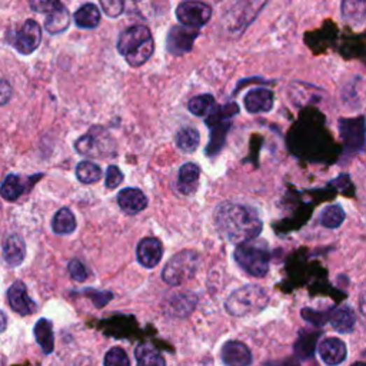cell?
I'll return each instance as SVG.
<instances>
[{
    "label": "cell",
    "mask_w": 366,
    "mask_h": 366,
    "mask_svg": "<svg viewBox=\"0 0 366 366\" xmlns=\"http://www.w3.org/2000/svg\"><path fill=\"white\" fill-rule=\"evenodd\" d=\"M215 225L223 239L238 245L258 238L263 227L253 208L235 202H223L216 208Z\"/></svg>",
    "instance_id": "6da1fadb"
},
{
    "label": "cell",
    "mask_w": 366,
    "mask_h": 366,
    "mask_svg": "<svg viewBox=\"0 0 366 366\" xmlns=\"http://www.w3.org/2000/svg\"><path fill=\"white\" fill-rule=\"evenodd\" d=\"M155 50L152 33L146 26H132L123 30L118 41V52L126 59L132 68L145 64Z\"/></svg>",
    "instance_id": "7a4b0ae2"
},
{
    "label": "cell",
    "mask_w": 366,
    "mask_h": 366,
    "mask_svg": "<svg viewBox=\"0 0 366 366\" xmlns=\"http://www.w3.org/2000/svg\"><path fill=\"white\" fill-rule=\"evenodd\" d=\"M268 292L258 285H246L234 290L227 296L225 308L229 315L244 318L262 312L268 307Z\"/></svg>",
    "instance_id": "3957f363"
},
{
    "label": "cell",
    "mask_w": 366,
    "mask_h": 366,
    "mask_svg": "<svg viewBox=\"0 0 366 366\" xmlns=\"http://www.w3.org/2000/svg\"><path fill=\"white\" fill-rule=\"evenodd\" d=\"M201 268V256L195 251H182L172 256L162 271V279L171 286H181L190 281Z\"/></svg>",
    "instance_id": "277c9868"
},
{
    "label": "cell",
    "mask_w": 366,
    "mask_h": 366,
    "mask_svg": "<svg viewBox=\"0 0 366 366\" xmlns=\"http://www.w3.org/2000/svg\"><path fill=\"white\" fill-rule=\"evenodd\" d=\"M235 260L241 268L255 278H263L269 272L271 253L263 244L245 242L235 249Z\"/></svg>",
    "instance_id": "5b68a950"
},
{
    "label": "cell",
    "mask_w": 366,
    "mask_h": 366,
    "mask_svg": "<svg viewBox=\"0 0 366 366\" xmlns=\"http://www.w3.org/2000/svg\"><path fill=\"white\" fill-rule=\"evenodd\" d=\"M238 112V105L230 104L225 106H215V109L208 115L206 125L211 127V141L206 148V153L209 156L218 155L223 148L227 130L230 127V119Z\"/></svg>",
    "instance_id": "8992f818"
},
{
    "label": "cell",
    "mask_w": 366,
    "mask_h": 366,
    "mask_svg": "<svg viewBox=\"0 0 366 366\" xmlns=\"http://www.w3.org/2000/svg\"><path fill=\"white\" fill-rule=\"evenodd\" d=\"M265 5V0H239L225 17L227 30L232 31H244L246 26L255 19V16L260 12Z\"/></svg>",
    "instance_id": "52a82bcc"
},
{
    "label": "cell",
    "mask_w": 366,
    "mask_h": 366,
    "mask_svg": "<svg viewBox=\"0 0 366 366\" xmlns=\"http://www.w3.org/2000/svg\"><path fill=\"white\" fill-rule=\"evenodd\" d=\"M75 148L79 153L90 157L113 156L112 153H115V143L105 132H90L83 135L76 141Z\"/></svg>",
    "instance_id": "ba28073f"
},
{
    "label": "cell",
    "mask_w": 366,
    "mask_h": 366,
    "mask_svg": "<svg viewBox=\"0 0 366 366\" xmlns=\"http://www.w3.org/2000/svg\"><path fill=\"white\" fill-rule=\"evenodd\" d=\"M176 16L183 26L199 29L209 22V19L212 16V9L209 5L204 3V2H197V0H186V2H182L178 6Z\"/></svg>",
    "instance_id": "9c48e42d"
},
{
    "label": "cell",
    "mask_w": 366,
    "mask_h": 366,
    "mask_svg": "<svg viewBox=\"0 0 366 366\" xmlns=\"http://www.w3.org/2000/svg\"><path fill=\"white\" fill-rule=\"evenodd\" d=\"M42 41L41 26L35 20H26L23 26L15 31L12 38L13 46L23 55H30L35 52Z\"/></svg>",
    "instance_id": "30bf717a"
},
{
    "label": "cell",
    "mask_w": 366,
    "mask_h": 366,
    "mask_svg": "<svg viewBox=\"0 0 366 366\" xmlns=\"http://www.w3.org/2000/svg\"><path fill=\"white\" fill-rule=\"evenodd\" d=\"M199 36V29L189 26H175L171 29L166 48L172 55H185L190 52L196 38Z\"/></svg>",
    "instance_id": "8fae6325"
},
{
    "label": "cell",
    "mask_w": 366,
    "mask_h": 366,
    "mask_svg": "<svg viewBox=\"0 0 366 366\" xmlns=\"http://www.w3.org/2000/svg\"><path fill=\"white\" fill-rule=\"evenodd\" d=\"M339 129L342 139L348 149L360 150L365 146V120L359 119H341Z\"/></svg>",
    "instance_id": "7c38bea8"
},
{
    "label": "cell",
    "mask_w": 366,
    "mask_h": 366,
    "mask_svg": "<svg viewBox=\"0 0 366 366\" xmlns=\"http://www.w3.org/2000/svg\"><path fill=\"white\" fill-rule=\"evenodd\" d=\"M8 301H9V305L10 308L22 315V316H27V315H33L36 311H38V307L36 304L31 301V299L27 295V290H26V286L23 282L17 281L15 282L9 290H8Z\"/></svg>",
    "instance_id": "4fadbf2b"
},
{
    "label": "cell",
    "mask_w": 366,
    "mask_h": 366,
    "mask_svg": "<svg viewBox=\"0 0 366 366\" xmlns=\"http://www.w3.org/2000/svg\"><path fill=\"white\" fill-rule=\"evenodd\" d=\"M197 305V296L192 292H179L168 299L164 312L172 318H188Z\"/></svg>",
    "instance_id": "5bb4252c"
},
{
    "label": "cell",
    "mask_w": 366,
    "mask_h": 366,
    "mask_svg": "<svg viewBox=\"0 0 366 366\" xmlns=\"http://www.w3.org/2000/svg\"><path fill=\"white\" fill-rule=\"evenodd\" d=\"M222 360L226 366H251L252 352L239 341H229L222 348Z\"/></svg>",
    "instance_id": "9a60e30c"
},
{
    "label": "cell",
    "mask_w": 366,
    "mask_h": 366,
    "mask_svg": "<svg viewBox=\"0 0 366 366\" xmlns=\"http://www.w3.org/2000/svg\"><path fill=\"white\" fill-rule=\"evenodd\" d=\"M118 204L127 215H138L148 206L146 195L136 188H126L118 195Z\"/></svg>",
    "instance_id": "2e32d148"
},
{
    "label": "cell",
    "mask_w": 366,
    "mask_h": 366,
    "mask_svg": "<svg viewBox=\"0 0 366 366\" xmlns=\"http://www.w3.org/2000/svg\"><path fill=\"white\" fill-rule=\"evenodd\" d=\"M136 256L143 268L152 269L162 260L163 246L162 242L156 238H145L139 242Z\"/></svg>",
    "instance_id": "e0dca14e"
},
{
    "label": "cell",
    "mask_w": 366,
    "mask_h": 366,
    "mask_svg": "<svg viewBox=\"0 0 366 366\" xmlns=\"http://www.w3.org/2000/svg\"><path fill=\"white\" fill-rule=\"evenodd\" d=\"M348 349L344 341L338 338H326L319 345V356L323 363L329 366H337L346 359Z\"/></svg>",
    "instance_id": "ac0fdd59"
},
{
    "label": "cell",
    "mask_w": 366,
    "mask_h": 366,
    "mask_svg": "<svg viewBox=\"0 0 366 366\" xmlns=\"http://www.w3.org/2000/svg\"><path fill=\"white\" fill-rule=\"evenodd\" d=\"M274 106V93L269 89L258 87L251 90L245 97V108L251 113L269 112Z\"/></svg>",
    "instance_id": "d6986e66"
},
{
    "label": "cell",
    "mask_w": 366,
    "mask_h": 366,
    "mask_svg": "<svg viewBox=\"0 0 366 366\" xmlns=\"http://www.w3.org/2000/svg\"><path fill=\"white\" fill-rule=\"evenodd\" d=\"M3 258L10 266H19L26 258V244L24 239L17 235H9L3 241Z\"/></svg>",
    "instance_id": "ffe728a7"
},
{
    "label": "cell",
    "mask_w": 366,
    "mask_h": 366,
    "mask_svg": "<svg viewBox=\"0 0 366 366\" xmlns=\"http://www.w3.org/2000/svg\"><path fill=\"white\" fill-rule=\"evenodd\" d=\"M329 322L339 334H351L356 325V316L349 307H342L330 312Z\"/></svg>",
    "instance_id": "44dd1931"
},
{
    "label": "cell",
    "mask_w": 366,
    "mask_h": 366,
    "mask_svg": "<svg viewBox=\"0 0 366 366\" xmlns=\"http://www.w3.org/2000/svg\"><path fill=\"white\" fill-rule=\"evenodd\" d=\"M199 176H201V169L196 163H185L179 171L178 189L185 195L193 193L197 189Z\"/></svg>",
    "instance_id": "7402d4cb"
},
{
    "label": "cell",
    "mask_w": 366,
    "mask_h": 366,
    "mask_svg": "<svg viewBox=\"0 0 366 366\" xmlns=\"http://www.w3.org/2000/svg\"><path fill=\"white\" fill-rule=\"evenodd\" d=\"M30 188L29 181H23L17 175H9L3 181L2 186H0V196H2L5 201L15 202L17 199Z\"/></svg>",
    "instance_id": "603a6c76"
},
{
    "label": "cell",
    "mask_w": 366,
    "mask_h": 366,
    "mask_svg": "<svg viewBox=\"0 0 366 366\" xmlns=\"http://www.w3.org/2000/svg\"><path fill=\"white\" fill-rule=\"evenodd\" d=\"M52 229L56 235H71L76 229V218L68 208H62L56 212L52 220Z\"/></svg>",
    "instance_id": "cb8c5ba5"
},
{
    "label": "cell",
    "mask_w": 366,
    "mask_h": 366,
    "mask_svg": "<svg viewBox=\"0 0 366 366\" xmlns=\"http://www.w3.org/2000/svg\"><path fill=\"white\" fill-rule=\"evenodd\" d=\"M35 338L41 345L45 355H50L55 351V338H53V326L50 321L41 319L35 325Z\"/></svg>",
    "instance_id": "d4e9b609"
},
{
    "label": "cell",
    "mask_w": 366,
    "mask_h": 366,
    "mask_svg": "<svg viewBox=\"0 0 366 366\" xmlns=\"http://www.w3.org/2000/svg\"><path fill=\"white\" fill-rule=\"evenodd\" d=\"M138 366H166L164 358L150 344H141L135 351Z\"/></svg>",
    "instance_id": "484cf974"
},
{
    "label": "cell",
    "mask_w": 366,
    "mask_h": 366,
    "mask_svg": "<svg viewBox=\"0 0 366 366\" xmlns=\"http://www.w3.org/2000/svg\"><path fill=\"white\" fill-rule=\"evenodd\" d=\"M75 23L82 29H94L101 23V12L93 3H86L75 13Z\"/></svg>",
    "instance_id": "4316f807"
},
{
    "label": "cell",
    "mask_w": 366,
    "mask_h": 366,
    "mask_svg": "<svg viewBox=\"0 0 366 366\" xmlns=\"http://www.w3.org/2000/svg\"><path fill=\"white\" fill-rule=\"evenodd\" d=\"M342 16L346 22L359 24L366 16V0H342Z\"/></svg>",
    "instance_id": "83f0119b"
},
{
    "label": "cell",
    "mask_w": 366,
    "mask_h": 366,
    "mask_svg": "<svg viewBox=\"0 0 366 366\" xmlns=\"http://www.w3.org/2000/svg\"><path fill=\"white\" fill-rule=\"evenodd\" d=\"M71 24V13L64 6L60 8L59 10L48 15L45 27L52 35H57V33L64 31Z\"/></svg>",
    "instance_id": "f1b7e54d"
},
{
    "label": "cell",
    "mask_w": 366,
    "mask_h": 366,
    "mask_svg": "<svg viewBox=\"0 0 366 366\" xmlns=\"http://www.w3.org/2000/svg\"><path fill=\"white\" fill-rule=\"evenodd\" d=\"M76 176L78 179L85 183V185H92L99 182V179L102 178V169L101 166H97L93 162L89 160H83L78 164L76 168Z\"/></svg>",
    "instance_id": "f546056e"
},
{
    "label": "cell",
    "mask_w": 366,
    "mask_h": 366,
    "mask_svg": "<svg viewBox=\"0 0 366 366\" xmlns=\"http://www.w3.org/2000/svg\"><path fill=\"white\" fill-rule=\"evenodd\" d=\"M216 104L212 94H201V96H195L192 97L188 108L195 116H208L213 109Z\"/></svg>",
    "instance_id": "4dcf8cb0"
},
{
    "label": "cell",
    "mask_w": 366,
    "mask_h": 366,
    "mask_svg": "<svg viewBox=\"0 0 366 366\" xmlns=\"http://www.w3.org/2000/svg\"><path fill=\"white\" fill-rule=\"evenodd\" d=\"M321 225L328 229H337L339 227L345 220V212L339 205H330L326 206L321 212Z\"/></svg>",
    "instance_id": "1f68e13d"
},
{
    "label": "cell",
    "mask_w": 366,
    "mask_h": 366,
    "mask_svg": "<svg viewBox=\"0 0 366 366\" xmlns=\"http://www.w3.org/2000/svg\"><path fill=\"white\" fill-rule=\"evenodd\" d=\"M199 141H201V136H199V132L193 127H183L176 135V145L183 152L196 150L199 146Z\"/></svg>",
    "instance_id": "d6a6232c"
},
{
    "label": "cell",
    "mask_w": 366,
    "mask_h": 366,
    "mask_svg": "<svg viewBox=\"0 0 366 366\" xmlns=\"http://www.w3.org/2000/svg\"><path fill=\"white\" fill-rule=\"evenodd\" d=\"M99 2H101L104 12L109 17H118L125 12L127 3L135 5V3H139L141 0H99Z\"/></svg>",
    "instance_id": "836d02e7"
},
{
    "label": "cell",
    "mask_w": 366,
    "mask_h": 366,
    "mask_svg": "<svg viewBox=\"0 0 366 366\" xmlns=\"http://www.w3.org/2000/svg\"><path fill=\"white\" fill-rule=\"evenodd\" d=\"M318 337H319V334H302L295 345V351H296L297 356H301V358L312 356Z\"/></svg>",
    "instance_id": "e575fe53"
},
{
    "label": "cell",
    "mask_w": 366,
    "mask_h": 366,
    "mask_svg": "<svg viewBox=\"0 0 366 366\" xmlns=\"http://www.w3.org/2000/svg\"><path fill=\"white\" fill-rule=\"evenodd\" d=\"M104 365L105 366H130V360H129L126 351L116 346V348H112L111 351H108V353L105 355Z\"/></svg>",
    "instance_id": "d590c367"
},
{
    "label": "cell",
    "mask_w": 366,
    "mask_h": 366,
    "mask_svg": "<svg viewBox=\"0 0 366 366\" xmlns=\"http://www.w3.org/2000/svg\"><path fill=\"white\" fill-rule=\"evenodd\" d=\"M29 3L33 12L46 15H50L63 8L60 0H29Z\"/></svg>",
    "instance_id": "8d00e7d4"
},
{
    "label": "cell",
    "mask_w": 366,
    "mask_h": 366,
    "mask_svg": "<svg viewBox=\"0 0 366 366\" xmlns=\"http://www.w3.org/2000/svg\"><path fill=\"white\" fill-rule=\"evenodd\" d=\"M68 269H69V274H71L72 279L76 281V282H85L89 278V272L86 269V266L80 260H78V259H72L69 262Z\"/></svg>",
    "instance_id": "74e56055"
},
{
    "label": "cell",
    "mask_w": 366,
    "mask_h": 366,
    "mask_svg": "<svg viewBox=\"0 0 366 366\" xmlns=\"http://www.w3.org/2000/svg\"><path fill=\"white\" fill-rule=\"evenodd\" d=\"M123 181V174L118 166H109L106 171V186L108 189H116Z\"/></svg>",
    "instance_id": "f35d334b"
},
{
    "label": "cell",
    "mask_w": 366,
    "mask_h": 366,
    "mask_svg": "<svg viewBox=\"0 0 366 366\" xmlns=\"http://www.w3.org/2000/svg\"><path fill=\"white\" fill-rule=\"evenodd\" d=\"M329 315H330V314H321V312H316V311L308 309V308H305V309L302 311V316H304L308 322H312V323H315V325H318V326L326 323V322L329 321Z\"/></svg>",
    "instance_id": "ab89813d"
},
{
    "label": "cell",
    "mask_w": 366,
    "mask_h": 366,
    "mask_svg": "<svg viewBox=\"0 0 366 366\" xmlns=\"http://www.w3.org/2000/svg\"><path fill=\"white\" fill-rule=\"evenodd\" d=\"M12 97V86L9 82L2 80L0 82V106L6 105Z\"/></svg>",
    "instance_id": "60d3db41"
},
{
    "label": "cell",
    "mask_w": 366,
    "mask_h": 366,
    "mask_svg": "<svg viewBox=\"0 0 366 366\" xmlns=\"http://www.w3.org/2000/svg\"><path fill=\"white\" fill-rule=\"evenodd\" d=\"M8 326V319H6V315L0 311V334H2V332H5Z\"/></svg>",
    "instance_id": "b9f144b4"
},
{
    "label": "cell",
    "mask_w": 366,
    "mask_h": 366,
    "mask_svg": "<svg viewBox=\"0 0 366 366\" xmlns=\"http://www.w3.org/2000/svg\"><path fill=\"white\" fill-rule=\"evenodd\" d=\"M275 366H299V362H296L293 359H288V360H283L282 363H275Z\"/></svg>",
    "instance_id": "7bdbcfd3"
},
{
    "label": "cell",
    "mask_w": 366,
    "mask_h": 366,
    "mask_svg": "<svg viewBox=\"0 0 366 366\" xmlns=\"http://www.w3.org/2000/svg\"><path fill=\"white\" fill-rule=\"evenodd\" d=\"M360 309H362V314L366 315V292L362 293V296H360Z\"/></svg>",
    "instance_id": "ee69618b"
},
{
    "label": "cell",
    "mask_w": 366,
    "mask_h": 366,
    "mask_svg": "<svg viewBox=\"0 0 366 366\" xmlns=\"http://www.w3.org/2000/svg\"><path fill=\"white\" fill-rule=\"evenodd\" d=\"M351 366H366V363L365 362H356V363H353Z\"/></svg>",
    "instance_id": "f6af8a7d"
}]
</instances>
